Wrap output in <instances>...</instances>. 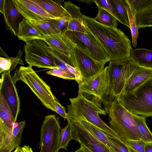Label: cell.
<instances>
[{"instance_id": "cell-1", "label": "cell", "mask_w": 152, "mask_h": 152, "mask_svg": "<svg viewBox=\"0 0 152 152\" xmlns=\"http://www.w3.org/2000/svg\"><path fill=\"white\" fill-rule=\"evenodd\" d=\"M83 16L86 28L95 37L110 60H123L131 56V41L121 30L102 25L94 18Z\"/></svg>"}, {"instance_id": "cell-2", "label": "cell", "mask_w": 152, "mask_h": 152, "mask_svg": "<svg viewBox=\"0 0 152 152\" xmlns=\"http://www.w3.org/2000/svg\"><path fill=\"white\" fill-rule=\"evenodd\" d=\"M139 66L131 56L123 60L109 61L107 90L101 101L107 113L113 103L118 99L130 76Z\"/></svg>"}, {"instance_id": "cell-3", "label": "cell", "mask_w": 152, "mask_h": 152, "mask_svg": "<svg viewBox=\"0 0 152 152\" xmlns=\"http://www.w3.org/2000/svg\"><path fill=\"white\" fill-rule=\"evenodd\" d=\"M69 101L70 103L67 105V117H83L107 135L122 140L120 137L99 117V114L105 115L107 112L102 108L97 98L92 96L90 99L88 96L78 94L77 97L69 99Z\"/></svg>"}, {"instance_id": "cell-4", "label": "cell", "mask_w": 152, "mask_h": 152, "mask_svg": "<svg viewBox=\"0 0 152 152\" xmlns=\"http://www.w3.org/2000/svg\"><path fill=\"white\" fill-rule=\"evenodd\" d=\"M117 100L133 114L152 117V78L133 91L121 94Z\"/></svg>"}, {"instance_id": "cell-5", "label": "cell", "mask_w": 152, "mask_h": 152, "mask_svg": "<svg viewBox=\"0 0 152 152\" xmlns=\"http://www.w3.org/2000/svg\"><path fill=\"white\" fill-rule=\"evenodd\" d=\"M107 113L109 117L110 126L120 137L124 143L127 140H141L140 134L132 114L118 100L113 103Z\"/></svg>"}, {"instance_id": "cell-6", "label": "cell", "mask_w": 152, "mask_h": 152, "mask_svg": "<svg viewBox=\"0 0 152 152\" xmlns=\"http://www.w3.org/2000/svg\"><path fill=\"white\" fill-rule=\"evenodd\" d=\"M16 83L21 80L30 88L42 104L47 108L56 112L55 100L56 97L50 88L35 72L32 67L20 66L17 69L12 77Z\"/></svg>"}, {"instance_id": "cell-7", "label": "cell", "mask_w": 152, "mask_h": 152, "mask_svg": "<svg viewBox=\"0 0 152 152\" xmlns=\"http://www.w3.org/2000/svg\"><path fill=\"white\" fill-rule=\"evenodd\" d=\"M86 29V33L72 31H66L64 33L75 48L95 61L105 65L110 61L109 56L95 37Z\"/></svg>"}, {"instance_id": "cell-8", "label": "cell", "mask_w": 152, "mask_h": 152, "mask_svg": "<svg viewBox=\"0 0 152 152\" xmlns=\"http://www.w3.org/2000/svg\"><path fill=\"white\" fill-rule=\"evenodd\" d=\"M50 48L43 39H36L26 42L24 46L25 61L31 67L58 68L53 56L48 51Z\"/></svg>"}, {"instance_id": "cell-9", "label": "cell", "mask_w": 152, "mask_h": 152, "mask_svg": "<svg viewBox=\"0 0 152 152\" xmlns=\"http://www.w3.org/2000/svg\"><path fill=\"white\" fill-rule=\"evenodd\" d=\"M61 129L55 115L45 117L40 132V152H59Z\"/></svg>"}, {"instance_id": "cell-10", "label": "cell", "mask_w": 152, "mask_h": 152, "mask_svg": "<svg viewBox=\"0 0 152 152\" xmlns=\"http://www.w3.org/2000/svg\"><path fill=\"white\" fill-rule=\"evenodd\" d=\"M66 119L71 128L72 139L78 142L80 145L92 152H112L86 130L79 121L68 118Z\"/></svg>"}, {"instance_id": "cell-11", "label": "cell", "mask_w": 152, "mask_h": 152, "mask_svg": "<svg viewBox=\"0 0 152 152\" xmlns=\"http://www.w3.org/2000/svg\"><path fill=\"white\" fill-rule=\"evenodd\" d=\"M70 58L80 73L82 83L105 68L104 64L95 61L75 47L71 53Z\"/></svg>"}, {"instance_id": "cell-12", "label": "cell", "mask_w": 152, "mask_h": 152, "mask_svg": "<svg viewBox=\"0 0 152 152\" xmlns=\"http://www.w3.org/2000/svg\"><path fill=\"white\" fill-rule=\"evenodd\" d=\"M107 66L102 71L79 84L78 94L97 98L100 102L106 95L108 86Z\"/></svg>"}, {"instance_id": "cell-13", "label": "cell", "mask_w": 152, "mask_h": 152, "mask_svg": "<svg viewBox=\"0 0 152 152\" xmlns=\"http://www.w3.org/2000/svg\"><path fill=\"white\" fill-rule=\"evenodd\" d=\"M12 77L9 71L2 73L0 79V93L7 102L16 122L20 113V103Z\"/></svg>"}, {"instance_id": "cell-14", "label": "cell", "mask_w": 152, "mask_h": 152, "mask_svg": "<svg viewBox=\"0 0 152 152\" xmlns=\"http://www.w3.org/2000/svg\"><path fill=\"white\" fill-rule=\"evenodd\" d=\"M24 121L20 122L13 129L0 124V152H11L21 143Z\"/></svg>"}, {"instance_id": "cell-15", "label": "cell", "mask_w": 152, "mask_h": 152, "mask_svg": "<svg viewBox=\"0 0 152 152\" xmlns=\"http://www.w3.org/2000/svg\"><path fill=\"white\" fill-rule=\"evenodd\" d=\"M13 1L17 9L27 20L58 19L48 13L33 0Z\"/></svg>"}, {"instance_id": "cell-16", "label": "cell", "mask_w": 152, "mask_h": 152, "mask_svg": "<svg viewBox=\"0 0 152 152\" xmlns=\"http://www.w3.org/2000/svg\"><path fill=\"white\" fill-rule=\"evenodd\" d=\"M43 38L51 48L70 58L75 47L64 32L44 37Z\"/></svg>"}, {"instance_id": "cell-17", "label": "cell", "mask_w": 152, "mask_h": 152, "mask_svg": "<svg viewBox=\"0 0 152 152\" xmlns=\"http://www.w3.org/2000/svg\"><path fill=\"white\" fill-rule=\"evenodd\" d=\"M3 14L7 28L17 36L19 24L25 18L17 9L13 0H4Z\"/></svg>"}, {"instance_id": "cell-18", "label": "cell", "mask_w": 152, "mask_h": 152, "mask_svg": "<svg viewBox=\"0 0 152 152\" xmlns=\"http://www.w3.org/2000/svg\"><path fill=\"white\" fill-rule=\"evenodd\" d=\"M64 8L71 17L69 21L66 31H72L86 33L87 29L83 23V15L80 11V7L70 1H63Z\"/></svg>"}, {"instance_id": "cell-19", "label": "cell", "mask_w": 152, "mask_h": 152, "mask_svg": "<svg viewBox=\"0 0 152 152\" xmlns=\"http://www.w3.org/2000/svg\"><path fill=\"white\" fill-rule=\"evenodd\" d=\"M152 78V68L140 66L129 79L121 95L133 91Z\"/></svg>"}, {"instance_id": "cell-20", "label": "cell", "mask_w": 152, "mask_h": 152, "mask_svg": "<svg viewBox=\"0 0 152 152\" xmlns=\"http://www.w3.org/2000/svg\"><path fill=\"white\" fill-rule=\"evenodd\" d=\"M48 13L56 18H63L69 21L71 17L59 3L51 0H33Z\"/></svg>"}, {"instance_id": "cell-21", "label": "cell", "mask_w": 152, "mask_h": 152, "mask_svg": "<svg viewBox=\"0 0 152 152\" xmlns=\"http://www.w3.org/2000/svg\"><path fill=\"white\" fill-rule=\"evenodd\" d=\"M58 19L30 20L28 21L33 27L44 37L58 33Z\"/></svg>"}, {"instance_id": "cell-22", "label": "cell", "mask_w": 152, "mask_h": 152, "mask_svg": "<svg viewBox=\"0 0 152 152\" xmlns=\"http://www.w3.org/2000/svg\"><path fill=\"white\" fill-rule=\"evenodd\" d=\"M67 118L79 121L83 126L97 139L103 143L112 152H114L112 145L107 135L99 128L88 122L83 117L78 118L67 117Z\"/></svg>"}, {"instance_id": "cell-23", "label": "cell", "mask_w": 152, "mask_h": 152, "mask_svg": "<svg viewBox=\"0 0 152 152\" xmlns=\"http://www.w3.org/2000/svg\"><path fill=\"white\" fill-rule=\"evenodd\" d=\"M17 36L19 39L23 40L26 43L34 39H43L44 37L25 19L19 24Z\"/></svg>"}, {"instance_id": "cell-24", "label": "cell", "mask_w": 152, "mask_h": 152, "mask_svg": "<svg viewBox=\"0 0 152 152\" xmlns=\"http://www.w3.org/2000/svg\"><path fill=\"white\" fill-rule=\"evenodd\" d=\"M15 122L9 105L0 93V124L13 129L14 124Z\"/></svg>"}, {"instance_id": "cell-25", "label": "cell", "mask_w": 152, "mask_h": 152, "mask_svg": "<svg viewBox=\"0 0 152 152\" xmlns=\"http://www.w3.org/2000/svg\"><path fill=\"white\" fill-rule=\"evenodd\" d=\"M130 55L140 66L152 68V50L146 48L132 49Z\"/></svg>"}, {"instance_id": "cell-26", "label": "cell", "mask_w": 152, "mask_h": 152, "mask_svg": "<svg viewBox=\"0 0 152 152\" xmlns=\"http://www.w3.org/2000/svg\"><path fill=\"white\" fill-rule=\"evenodd\" d=\"M132 115L140 134L141 140L147 143H152V132L147 125L146 118L133 114Z\"/></svg>"}, {"instance_id": "cell-27", "label": "cell", "mask_w": 152, "mask_h": 152, "mask_svg": "<svg viewBox=\"0 0 152 152\" xmlns=\"http://www.w3.org/2000/svg\"><path fill=\"white\" fill-rule=\"evenodd\" d=\"M23 51L19 49L18 55L15 57L0 58V73L9 71L10 72L18 64L24 65L21 59Z\"/></svg>"}, {"instance_id": "cell-28", "label": "cell", "mask_w": 152, "mask_h": 152, "mask_svg": "<svg viewBox=\"0 0 152 152\" xmlns=\"http://www.w3.org/2000/svg\"><path fill=\"white\" fill-rule=\"evenodd\" d=\"M127 8L128 12L130 25L132 45L135 48L137 45V41L138 36V28L135 12L129 3L124 0Z\"/></svg>"}, {"instance_id": "cell-29", "label": "cell", "mask_w": 152, "mask_h": 152, "mask_svg": "<svg viewBox=\"0 0 152 152\" xmlns=\"http://www.w3.org/2000/svg\"><path fill=\"white\" fill-rule=\"evenodd\" d=\"M99 23L108 26L117 28V20L111 14L102 8H98V13L94 18Z\"/></svg>"}, {"instance_id": "cell-30", "label": "cell", "mask_w": 152, "mask_h": 152, "mask_svg": "<svg viewBox=\"0 0 152 152\" xmlns=\"http://www.w3.org/2000/svg\"><path fill=\"white\" fill-rule=\"evenodd\" d=\"M115 6L117 13L122 24L130 29L127 7L124 0H112Z\"/></svg>"}, {"instance_id": "cell-31", "label": "cell", "mask_w": 152, "mask_h": 152, "mask_svg": "<svg viewBox=\"0 0 152 152\" xmlns=\"http://www.w3.org/2000/svg\"><path fill=\"white\" fill-rule=\"evenodd\" d=\"M48 51L53 56L56 64L58 68L68 71L67 67L68 65L75 67L69 58L61 54L50 48L49 49Z\"/></svg>"}, {"instance_id": "cell-32", "label": "cell", "mask_w": 152, "mask_h": 152, "mask_svg": "<svg viewBox=\"0 0 152 152\" xmlns=\"http://www.w3.org/2000/svg\"><path fill=\"white\" fill-rule=\"evenodd\" d=\"M135 14L152 9V0H126Z\"/></svg>"}, {"instance_id": "cell-33", "label": "cell", "mask_w": 152, "mask_h": 152, "mask_svg": "<svg viewBox=\"0 0 152 152\" xmlns=\"http://www.w3.org/2000/svg\"><path fill=\"white\" fill-rule=\"evenodd\" d=\"M138 28L152 27V9L135 14Z\"/></svg>"}, {"instance_id": "cell-34", "label": "cell", "mask_w": 152, "mask_h": 152, "mask_svg": "<svg viewBox=\"0 0 152 152\" xmlns=\"http://www.w3.org/2000/svg\"><path fill=\"white\" fill-rule=\"evenodd\" d=\"M99 8L106 10L113 15L119 22L120 20L112 0H95L93 1Z\"/></svg>"}, {"instance_id": "cell-35", "label": "cell", "mask_w": 152, "mask_h": 152, "mask_svg": "<svg viewBox=\"0 0 152 152\" xmlns=\"http://www.w3.org/2000/svg\"><path fill=\"white\" fill-rule=\"evenodd\" d=\"M71 128L69 124L61 129L60 134L59 148L67 150V147L70 141L72 139Z\"/></svg>"}, {"instance_id": "cell-36", "label": "cell", "mask_w": 152, "mask_h": 152, "mask_svg": "<svg viewBox=\"0 0 152 152\" xmlns=\"http://www.w3.org/2000/svg\"><path fill=\"white\" fill-rule=\"evenodd\" d=\"M47 74L54 76L67 80H74L76 81L75 76L68 71L59 68L50 69L46 72Z\"/></svg>"}, {"instance_id": "cell-37", "label": "cell", "mask_w": 152, "mask_h": 152, "mask_svg": "<svg viewBox=\"0 0 152 152\" xmlns=\"http://www.w3.org/2000/svg\"><path fill=\"white\" fill-rule=\"evenodd\" d=\"M107 136L112 145L114 152H130L127 145L122 140L107 135Z\"/></svg>"}, {"instance_id": "cell-38", "label": "cell", "mask_w": 152, "mask_h": 152, "mask_svg": "<svg viewBox=\"0 0 152 152\" xmlns=\"http://www.w3.org/2000/svg\"><path fill=\"white\" fill-rule=\"evenodd\" d=\"M125 142L138 152H145V147L147 144L141 140H125Z\"/></svg>"}, {"instance_id": "cell-39", "label": "cell", "mask_w": 152, "mask_h": 152, "mask_svg": "<svg viewBox=\"0 0 152 152\" xmlns=\"http://www.w3.org/2000/svg\"><path fill=\"white\" fill-rule=\"evenodd\" d=\"M56 112L59 114L64 119H67V113L66 112L65 109L59 103L58 99L55 98V100Z\"/></svg>"}, {"instance_id": "cell-40", "label": "cell", "mask_w": 152, "mask_h": 152, "mask_svg": "<svg viewBox=\"0 0 152 152\" xmlns=\"http://www.w3.org/2000/svg\"><path fill=\"white\" fill-rule=\"evenodd\" d=\"M68 20L63 18L58 19V33L65 32L67 31Z\"/></svg>"}, {"instance_id": "cell-41", "label": "cell", "mask_w": 152, "mask_h": 152, "mask_svg": "<svg viewBox=\"0 0 152 152\" xmlns=\"http://www.w3.org/2000/svg\"><path fill=\"white\" fill-rule=\"evenodd\" d=\"M145 152H152V143L146 144L145 147Z\"/></svg>"}, {"instance_id": "cell-42", "label": "cell", "mask_w": 152, "mask_h": 152, "mask_svg": "<svg viewBox=\"0 0 152 152\" xmlns=\"http://www.w3.org/2000/svg\"><path fill=\"white\" fill-rule=\"evenodd\" d=\"M23 152H33L31 148L28 145H24L22 147Z\"/></svg>"}, {"instance_id": "cell-43", "label": "cell", "mask_w": 152, "mask_h": 152, "mask_svg": "<svg viewBox=\"0 0 152 152\" xmlns=\"http://www.w3.org/2000/svg\"><path fill=\"white\" fill-rule=\"evenodd\" d=\"M74 152H92L85 147L80 145V148Z\"/></svg>"}, {"instance_id": "cell-44", "label": "cell", "mask_w": 152, "mask_h": 152, "mask_svg": "<svg viewBox=\"0 0 152 152\" xmlns=\"http://www.w3.org/2000/svg\"><path fill=\"white\" fill-rule=\"evenodd\" d=\"M4 0H0V11L2 14L3 13L4 8Z\"/></svg>"}, {"instance_id": "cell-45", "label": "cell", "mask_w": 152, "mask_h": 152, "mask_svg": "<svg viewBox=\"0 0 152 152\" xmlns=\"http://www.w3.org/2000/svg\"><path fill=\"white\" fill-rule=\"evenodd\" d=\"M13 152H23L22 147L19 145L17 146Z\"/></svg>"}, {"instance_id": "cell-46", "label": "cell", "mask_w": 152, "mask_h": 152, "mask_svg": "<svg viewBox=\"0 0 152 152\" xmlns=\"http://www.w3.org/2000/svg\"><path fill=\"white\" fill-rule=\"evenodd\" d=\"M128 147H129L130 151V152H138L134 150L133 148H132V147H131L130 146H129V145H127Z\"/></svg>"}]
</instances>
